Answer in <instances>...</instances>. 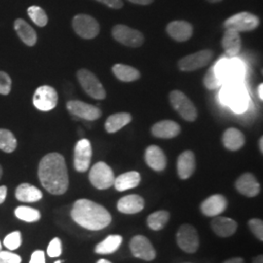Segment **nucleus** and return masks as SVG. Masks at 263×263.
Listing matches in <instances>:
<instances>
[{"instance_id":"obj_54","label":"nucleus","mask_w":263,"mask_h":263,"mask_svg":"<svg viewBox=\"0 0 263 263\" xmlns=\"http://www.w3.org/2000/svg\"><path fill=\"white\" fill-rule=\"evenodd\" d=\"M55 263H63V261H62V260H58V261H56Z\"/></svg>"},{"instance_id":"obj_50","label":"nucleus","mask_w":263,"mask_h":263,"mask_svg":"<svg viewBox=\"0 0 263 263\" xmlns=\"http://www.w3.org/2000/svg\"><path fill=\"white\" fill-rule=\"evenodd\" d=\"M259 149L261 152H263V138L261 137L260 139H259Z\"/></svg>"},{"instance_id":"obj_35","label":"nucleus","mask_w":263,"mask_h":263,"mask_svg":"<svg viewBox=\"0 0 263 263\" xmlns=\"http://www.w3.org/2000/svg\"><path fill=\"white\" fill-rule=\"evenodd\" d=\"M15 215L21 220H24L27 222H35V221H38L41 217L39 211H37L36 209L23 207V206L16 209Z\"/></svg>"},{"instance_id":"obj_32","label":"nucleus","mask_w":263,"mask_h":263,"mask_svg":"<svg viewBox=\"0 0 263 263\" xmlns=\"http://www.w3.org/2000/svg\"><path fill=\"white\" fill-rule=\"evenodd\" d=\"M112 71L114 76L123 82H133L141 77V73L138 69L120 64L113 66Z\"/></svg>"},{"instance_id":"obj_3","label":"nucleus","mask_w":263,"mask_h":263,"mask_svg":"<svg viewBox=\"0 0 263 263\" xmlns=\"http://www.w3.org/2000/svg\"><path fill=\"white\" fill-rule=\"evenodd\" d=\"M219 97L223 104L239 114L244 112L251 101L246 88L241 82L226 83L220 91Z\"/></svg>"},{"instance_id":"obj_8","label":"nucleus","mask_w":263,"mask_h":263,"mask_svg":"<svg viewBox=\"0 0 263 263\" xmlns=\"http://www.w3.org/2000/svg\"><path fill=\"white\" fill-rule=\"evenodd\" d=\"M77 79L85 92L96 100H104L106 93L104 86L93 72L87 69H80L77 72Z\"/></svg>"},{"instance_id":"obj_44","label":"nucleus","mask_w":263,"mask_h":263,"mask_svg":"<svg viewBox=\"0 0 263 263\" xmlns=\"http://www.w3.org/2000/svg\"><path fill=\"white\" fill-rule=\"evenodd\" d=\"M29 263H45V254L42 251H35L30 258Z\"/></svg>"},{"instance_id":"obj_1","label":"nucleus","mask_w":263,"mask_h":263,"mask_svg":"<svg viewBox=\"0 0 263 263\" xmlns=\"http://www.w3.org/2000/svg\"><path fill=\"white\" fill-rule=\"evenodd\" d=\"M38 177L49 193L53 195L66 193L69 179L64 156L57 152L45 155L39 163Z\"/></svg>"},{"instance_id":"obj_42","label":"nucleus","mask_w":263,"mask_h":263,"mask_svg":"<svg viewBox=\"0 0 263 263\" xmlns=\"http://www.w3.org/2000/svg\"><path fill=\"white\" fill-rule=\"evenodd\" d=\"M22 258L18 254L0 251V263H21Z\"/></svg>"},{"instance_id":"obj_34","label":"nucleus","mask_w":263,"mask_h":263,"mask_svg":"<svg viewBox=\"0 0 263 263\" xmlns=\"http://www.w3.org/2000/svg\"><path fill=\"white\" fill-rule=\"evenodd\" d=\"M17 148V140L12 132L6 129H0V149L11 153Z\"/></svg>"},{"instance_id":"obj_24","label":"nucleus","mask_w":263,"mask_h":263,"mask_svg":"<svg viewBox=\"0 0 263 263\" xmlns=\"http://www.w3.org/2000/svg\"><path fill=\"white\" fill-rule=\"evenodd\" d=\"M196 168L195 155L192 151L182 152L178 159V174L181 179H187L193 175Z\"/></svg>"},{"instance_id":"obj_41","label":"nucleus","mask_w":263,"mask_h":263,"mask_svg":"<svg viewBox=\"0 0 263 263\" xmlns=\"http://www.w3.org/2000/svg\"><path fill=\"white\" fill-rule=\"evenodd\" d=\"M11 86H12V81L10 76L4 71H0V94H9Z\"/></svg>"},{"instance_id":"obj_36","label":"nucleus","mask_w":263,"mask_h":263,"mask_svg":"<svg viewBox=\"0 0 263 263\" xmlns=\"http://www.w3.org/2000/svg\"><path fill=\"white\" fill-rule=\"evenodd\" d=\"M28 15L31 21L40 28L45 27L48 24L46 12L39 6H36V5L30 6L28 9Z\"/></svg>"},{"instance_id":"obj_20","label":"nucleus","mask_w":263,"mask_h":263,"mask_svg":"<svg viewBox=\"0 0 263 263\" xmlns=\"http://www.w3.org/2000/svg\"><path fill=\"white\" fill-rule=\"evenodd\" d=\"M151 133L154 137L159 139H173L179 136L180 126L172 120H162L152 126Z\"/></svg>"},{"instance_id":"obj_51","label":"nucleus","mask_w":263,"mask_h":263,"mask_svg":"<svg viewBox=\"0 0 263 263\" xmlns=\"http://www.w3.org/2000/svg\"><path fill=\"white\" fill-rule=\"evenodd\" d=\"M97 263H111L110 261H108V260H106V259H100L99 261Z\"/></svg>"},{"instance_id":"obj_15","label":"nucleus","mask_w":263,"mask_h":263,"mask_svg":"<svg viewBox=\"0 0 263 263\" xmlns=\"http://www.w3.org/2000/svg\"><path fill=\"white\" fill-rule=\"evenodd\" d=\"M130 249L135 257L145 261H151L156 256V252L151 241L144 236H135L130 242Z\"/></svg>"},{"instance_id":"obj_14","label":"nucleus","mask_w":263,"mask_h":263,"mask_svg":"<svg viewBox=\"0 0 263 263\" xmlns=\"http://www.w3.org/2000/svg\"><path fill=\"white\" fill-rule=\"evenodd\" d=\"M67 110L78 118L94 121L102 116V110L92 104H86L80 101H69L66 104Z\"/></svg>"},{"instance_id":"obj_7","label":"nucleus","mask_w":263,"mask_h":263,"mask_svg":"<svg viewBox=\"0 0 263 263\" xmlns=\"http://www.w3.org/2000/svg\"><path fill=\"white\" fill-rule=\"evenodd\" d=\"M260 24L259 18L249 12H241L226 20L223 27L226 29H233L237 32L252 31Z\"/></svg>"},{"instance_id":"obj_23","label":"nucleus","mask_w":263,"mask_h":263,"mask_svg":"<svg viewBox=\"0 0 263 263\" xmlns=\"http://www.w3.org/2000/svg\"><path fill=\"white\" fill-rule=\"evenodd\" d=\"M145 162L151 169L161 172L167 166V158L163 151L157 145H151L145 151Z\"/></svg>"},{"instance_id":"obj_39","label":"nucleus","mask_w":263,"mask_h":263,"mask_svg":"<svg viewBox=\"0 0 263 263\" xmlns=\"http://www.w3.org/2000/svg\"><path fill=\"white\" fill-rule=\"evenodd\" d=\"M249 227L251 231L254 233V235L259 240H263V222L261 219L253 218L249 221Z\"/></svg>"},{"instance_id":"obj_12","label":"nucleus","mask_w":263,"mask_h":263,"mask_svg":"<svg viewBox=\"0 0 263 263\" xmlns=\"http://www.w3.org/2000/svg\"><path fill=\"white\" fill-rule=\"evenodd\" d=\"M58 104L57 91L51 86H41L33 95V104L41 111H50Z\"/></svg>"},{"instance_id":"obj_6","label":"nucleus","mask_w":263,"mask_h":263,"mask_svg":"<svg viewBox=\"0 0 263 263\" xmlns=\"http://www.w3.org/2000/svg\"><path fill=\"white\" fill-rule=\"evenodd\" d=\"M89 179L97 189L104 190L112 186L115 177L112 170L106 163L98 162L90 171Z\"/></svg>"},{"instance_id":"obj_28","label":"nucleus","mask_w":263,"mask_h":263,"mask_svg":"<svg viewBox=\"0 0 263 263\" xmlns=\"http://www.w3.org/2000/svg\"><path fill=\"white\" fill-rule=\"evenodd\" d=\"M245 141L244 134L235 128L227 129L222 137V142L228 151H239L244 146Z\"/></svg>"},{"instance_id":"obj_43","label":"nucleus","mask_w":263,"mask_h":263,"mask_svg":"<svg viewBox=\"0 0 263 263\" xmlns=\"http://www.w3.org/2000/svg\"><path fill=\"white\" fill-rule=\"evenodd\" d=\"M96 1L101 2L113 9H120L123 7L122 0H96Z\"/></svg>"},{"instance_id":"obj_31","label":"nucleus","mask_w":263,"mask_h":263,"mask_svg":"<svg viewBox=\"0 0 263 263\" xmlns=\"http://www.w3.org/2000/svg\"><path fill=\"white\" fill-rule=\"evenodd\" d=\"M123 238L120 235H110L103 242L97 245L95 252L99 254H110L115 253L122 244Z\"/></svg>"},{"instance_id":"obj_30","label":"nucleus","mask_w":263,"mask_h":263,"mask_svg":"<svg viewBox=\"0 0 263 263\" xmlns=\"http://www.w3.org/2000/svg\"><path fill=\"white\" fill-rule=\"evenodd\" d=\"M131 121L132 116L130 113H115L106 119L104 127L108 133H115L121 130L123 127L128 125Z\"/></svg>"},{"instance_id":"obj_27","label":"nucleus","mask_w":263,"mask_h":263,"mask_svg":"<svg viewBox=\"0 0 263 263\" xmlns=\"http://www.w3.org/2000/svg\"><path fill=\"white\" fill-rule=\"evenodd\" d=\"M141 182V175L138 172H128L115 178L114 187L117 191H126L137 187Z\"/></svg>"},{"instance_id":"obj_33","label":"nucleus","mask_w":263,"mask_h":263,"mask_svg":"<svg viewBox=\"0 0 263 263\" xmlns=\"http://www.w3.org/2000/svg\"><path fill=\"white\" fill-rule=\"evenodd\" d=\"M170 219V214L166 211H158L147 217V224L148 227L154 230L159 231L163 229L168 223Z\"/></svg>"},{"instance_id":"obj_26","label":"nucleus","mask_w":263,"mask_h":263,"mask_svg":"<svg viewBox=\"0 0 263 263\" xmlns=\"http://www.w3.org/2000/svg\"><path fill=\"white\" fill-rule=\"evenodd\" d=\"M14 28L18 33L21 40L28 46H34L37 42V34L34 28H31L23 19H17L14 23Z\"/></svg>"},{"instance_id":"obj_4","label":"nucleus","mask_w":263,"mask_h":263,"mask_svg":"<svg viewBox=\"0 0 263 263\" xmlns=\"http://www.w3.org/2000/svg\"><path fill=\"white\" fill-rule=\"evenodd\" d=\"M215 72L222 83L240 82L245 74L243 63L235 58H221L214 65Z\"/></svg>"},{"instance_id":"obj_21","label":"nucleus","mask_w":263,"mask_h":263,"mask_svg":"<svg viewBox=\"0 0 263 263\" xmlns=\"http://www.w3.org/2000/svg\"><path fill=\"white\" fill-rule=\"evenodd\" d=\"M221 45L228 58H235L241 51L242 40L239 32L233 29H226L221 40Z\"/></svg>"},{"instance_id":"obj_53","label":"nucleus","mask_w":263,"mask_h":263,"mask_svg":"<svg viewBox=\"0 0 263 263\" xmlns=\"http://www.w3.org/2000/svg\"><path fill=\"white\" fill-rule=\"evenodd\" d=\"M1 176H2V168L0 166V179H1Z\"/></svg>"},{"instance_id":"obj_55","label":"nucleus","mask_w":263,"mask_h":263,"mask_svg":"<svg viewBox=\"0 0 263 263\" xmlns=\"http://www.w3.org/2000/svg\"><path fill=\"white\" fill-rule=\"evenodd\" d=\"M0 251H1V243H0Z\"/></svg>"},{"instance_id":"obj_29","label":"nucleus","mask_w":263,"mask_h":263,"mask_svg":"<svg viewBox=\"0 0 263 263\" xmlns=\"http://www.w3.org/2000/svg\"><path fill=\"white\" fill-rule=\"evenodd\" d=\"M16 198L21 202L33 203L42 198V192L29 183H22L16 189Z\"/></svg>"},{"instance_id":"obj_19","label":"nucleus","mask_w":263,"mask_h":263,"mask_svg":"<svg viewBox=\"0 0 263 263\" xmlns=\"http://www.w3.org/2000/svg\"><path fill=\"white\" fill-rule=\"evenodd\" d=\"M167 32L176 41L184 42L192 36L193 28L185 21H174L167 26Z\"/></svg>"},{"instance_id":"obj_16","label":"nucleus","mask_w":263,"mask_h":263,"mask_svg":"<svg viewBox=\"0 0 263 263\" xmlns=\"http://www.w3.org/2000/svg\"><path fill=\"white\" fill-rule=\"evenodd\" d=\"M92 145L90 141L82 139L76 143L74 148V168L77 172L84 173L90 167L92 159Z\"/></svg>"},{"instance_id":"obj_47","label":"nucleus","mask_w":263,"mask_h":263,"mask_svg":"<svg viewBox=\"0 0 263 263\" xmlns=\"http://www.w3.org/2000/svg\"><path fill=\"white\" fill-rule=\"evenodd\" d=\"M224 263H245L244 259L241 257H235V258H231L229 260H226Z\"/></svg>"},{"instance_id":"obj_2","label":"nucleus","mask_w":263,"mask_h":263,"mask_svg":"<svg viewBox=\"0 0 263 263\" xmlns=\"http://www.w3.org/2000/svg\"><path fill=\"white\" fill-rule=\"evenodd\" d=\"M71 217L77 224L92 231L104 229L112 220L105 208L88 199L76 201L71 210Z\"/></svg>"},{"instance_id":"obj_52","label":"nucleus","mask_w":263,"mask_h":263,"mask_svg":"<svg viewBox=\"0 0 263 263\" xmlns=\"http://www.w3.org/2000/svg\"><path fill=\"white\" fill-rule=\"evenodd\" d=\"M210 3H216V2H219L221 0H208Z\"/></svg>"},{"instance_id":"obj_5","label":"nucleus","mask_w":263,"mask_h":263,"mask_svg":"<svg viewBox=\"0 0 263 263\" xmlns=\"http://www.w3.org/2000/svg\"><path fill=\"white\" fill-rule=\"evenodd\" d=\"M170 102L174 109L186 121L193 122L197 118V109L193 103L182 92L174 90L170 94Z\"/></svg>"},{"instance_id":"obj_18","label":"nucleus","mask_w":263,"mask_h":263,"mask_svg":"<svg viewBox=\"0 0 263 263\" xmlns=\"http://www.w3.org/2000/svg\"><path fill=\"white\" fill-rule=\"evenodd\" d=\"M227 208V200L220 194H215L207 198L201 204V212L207 216H217L222 214Z\"/></svg>"},{"instance_id":"obj_38","label":"nucleus","mask_w":263,"mask_h":263,"mask_svg":"<svg viewBox=\"0 0 263 263\" xmlns=\"http://www.w3.org/2000/svg\"><path fill=\"white\" fill-rule=\"evenodd\" d=\"M22 244V236L19 231H15L10 233L9 235L6 236L4 239V245L9 250H16L20 248Z\"/></svg>"},{"instance_id":"obj_22","label":"nucleus","mask_w":263,"mask_h":263,"mask_svg":"<svg viewBox=\"0 0 263 263\" xmlns=\"http://www.w3.org/2000/svg\"><path fill=\"white\" fill-rule=\"evenodd\" d=\"M144 208V200L137 194L122 197L117 203V210L126 215H134L141 212Z\"/></svg>"},{"instance_id":"obj_17","label":"nucleus","mask_w":263,"mask_h":263,"mask_svg":"<svg viewBox=\"0 0 263 263\" xmlns=\"http://www.w3.org/2000/svg\"><path fill=\"white\" fill-rule=\"evenodd\" d=\"M236 189L247 197H255L260 192V184L253 174L246 173L237 179Z\"/></svg>"},{"instance_id":"obj_25","label":"nucleus","mask_w":263,"mask_h":263,"mask_svg":"<svg viewBox=\"0 0 263 263\" xmlns=\"http://www.w3.org/2000/svg\"><path fill=\"white\" fill-rule=\"evenodd\" d=\"M212 229L219 237H229L236 232L238 224L234 219L223 217V216H216L212 223Z\"/></svg>"},{"instance_id":"obj_48","label":"nucleus","mask_w":263,"mask_h":263,"mask_svg":"<svg viewBox=\"0 0 263 263\" xmlns=\"http://www.w3.org/2000/svg\"><path fill=\"white\" fill-rule=\"evenodd\" d=\"M254 263H263V256L260 255H257L254 259Z\"/></svg>"},{"instance_id":"obj_10","label":"nucleus","mask_w":263,"mask_h":263,"mask_svg":"<svg viewBox=\"0 0 263 263\" xmlns=\"http://www.w3.org/2000/svg\"><path fill=\"white\" fill-rule=\"evenodd\" d=\"M112 35L116 41L129 47H140L144 40L141 31L124 25L115 26L112 29Z\"/></svg>"},{"instance_id":"obj_40","label":"nucleus","mask_w":263,"mask_h":263,"mask_svg":"<svg viewBox=\"0 0 263 263\" xmlns=\"http://www.w3.org/2000/svg\"><path fill=\"white\" fill-rule=\"evenodd\" d=\"M47 254L50 257H58L62 254V242L59 238H54L48 246Z\"/></svg>"},{"instance_id":"obj_46","label":"nucleus","mask_w":263,"mask_h":263,"mask_svg":"<svg viewBox=\"0 0 263 263\" xmlns=\"http://www.w3.org/2000/svg\"><path fill=\"white\" fill-rule=\"evenodd\" d=\"M132 3L135 4H140V5H148L151 4L154 0H129Z\"/></svg>"},{"instance_id":"obj_37","label":"nucleus","mask_w":263,"mask_h":263,"mask_svg":"<svg viewBox=\"0 0 263 263\" xmlns=\"http://www.w3.org/2000/svg\"><path fill=\"white\" fill-rule=\"evenodd\" d=\"M222 81L217 77L215 72V67L214 66H211L210 69L208 70L207 74L204 78V85L207 87L209 90H215L218 89L222 86Z\"/></svg>"},{"instance_id":"obj_9","label":"nucleus","mask_w":263,"mask_h":263,"mask_svg":"<svg viewBox=\"0 0 263 263\" xmlns=\"http://www.w3.org/2000/svg\"><path fill=\"white\" fill-rule=\"evenodd\" d=\"M73 29L80 37L84 39H93L100 32V25L93 17L79 14L72 20Z\"/></svg>"},{"instance_id":"obj_49","label":"nucleus","mask_w":263,"mask_h":263,"mask_svg":"<svg viewBox=\"0 0 263 263\" xmlns=\"http://www.w3.org/2000/svg\"><path fill=\"white\" fill-rule=\"evenodd\" d=\"M263 90V84L259 85V87H258V97H259V99L262 101L263 100V96H262V91Z\"/></svg>"},{"instance_id":"obj_11","label":"nucleus","mask_w":263,"mask_h":263,"mask_svg":"<svg viewBox=\"0 0 263 263\" xmlns=\"http://www.w3.org/2000/svg\"><path fill=\"white\" fill-rule=\"evenodd\" d=\"M177 242L179 248L188 254L195 253L199 248L197 230L190 224H182L177 233Z\"/></svg>"},{"instance_id":"obj_45","label":"nucleus","mask_w":263,"mask_h":263,"mask_svg":"<svg viewBox=\"0 0 263 263\" xmlns=\"http://www.w3.org/2000/svg\"><path fill=\"white\" fill-rule=\"evenodd\" d=\"M6 195H7V187L4 185L0 186V204H2L5 201Z\"/></svg>"},{"instance_id":"obj_13","label":"nucleus","mask_w":263,"mask_h":263,"mask_svg":"<svg viewBox=\"0 0 263 263\" xmlns=\"http://www.w3.org/2000/svg\"><path fill=\"white\" fill-rule=\"evenodd\" d=\"M213 59L211 50H202L197 53L182 58L179 62V67L182 71H194L208 66Z\"/></svg>"}]
</instances>
